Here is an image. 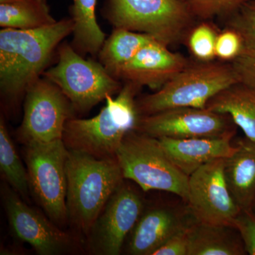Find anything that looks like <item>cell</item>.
Masks as SVG:
<instances>
[{
    "label": "cell",
    "mask_w": 255,
    "mask_h": 255,
    "mask_svg": "<svg viewBox=\"0 0 255 255\" xmlns=\"http://www.w3.org/2000/svg\"><path fill=\"white\" fill-rule=\"evenodd\" d=\"M152 40L155 39L145 33L114 28L112 34L106 38L97 58L106 70L117 78L124 65Z\"/></svg>",
    "instance_id": "cell-21"
},
{
    "label": "cell",
    "mask_w": 255,
    "mask_h": 255,
    "mask_svg": "<svg viewBox=\"0 0 255 255\" xmlns=\"http://www.w3.org/2000/svg\"><path fill=\"white\" fill-rule=\"evenodd\" d=\"M24 145L30 190L48 218L56 225L63 224L68 219V149L63 139L49 142H30Z\"/></svg>",
    "instance_id": "cell-8"
},
{
    "label": "cell",
    "mask_w": 255,
    "mask_h": 255,
    "mask_svg": "<svg viewBox=\"0 0 255 255\" xmlns=\"http://www.w3.org/2000/svg\"><path fill=\"white\" fill-rule=\"evenodd\" d=\"M189 61L155 40L145 45L119 71L117 78L140 87L158 90L180 72Z\"/></svg>",
    "instance_id": "cell-14"
},
{
    "label": "cell",
    "mask_w": 255,
    "mask_h": 255,
    "mask_svg": "<svg viewBox=\"0 0 255 255\" xmlns=\"http://www.w3.org/2000/svg\"><path fill=\"white\" fill-rule=\"evenodd\" d=\"M141 87L125 82L117 98H106V105L91 119L73 117L66 122L63 140L69 150L80 151L100 159L116 157L128 132L138 119L135 96Z\"/></svg>",
    "instance_id": "cell-3"
},
{
    "label": "cell",
    "mask_w": 255,
    "mask_h": 255,
    "mask_svg": "<svg viewBox=\"0 0 255 255\" xmlns=\"http://www.w3.org/2000/svg\"><path fill=\"white\" fill-rule=\"evenodd\" d=\"M236 146L234 153L225 159V176L240 209L251 211L255 201V142L245 137Z\"/></svg>",
    "instance_id": "cell-17"
},
{
    "label": "cell",
    "mask_w": 255,
    "mask_h": 255,
    "mask_svg": "<svg viewBox=\"0 0 255 255\" xmlns=\"http://www.w3.org/2000/svg\"><path fill=\"white\" fill-rule=\"evenodd\" d=\"M206 108L228 114L246 138L255 142V87L236 82L211 99Z\"/></svg>",
    "instance_id": "cell-18"
},
{
    "label": "cell",
    "mask_w": 255,
    "mask_h": 255,
    "mask_svg": "<svg viewBox=\"0 0 255 255\" xmlns=\"http://www.w3.org/2000/svg\"><path fill=\"white\" fill-rule=\"evenodd\" d=\"M56 21L47 0H0L1 28L36 29Z\"/></svg>",
    "instance_id": "cell-22"
},
{
    "label": "cell",
    "mask_w": 255,
    "mask_h": 255,
    "mask_svg": "<svg viewBox=\"0 0 255 255\" xmlns=\"http://www.w3.org/2000/svg\"><path fill=\"white\" fill-rule=\"evenodd\" d=\"M239 233L246 253L255 255V214L253 211H242L234 223Z\"/></svg>",
    "instance_id": "cell-29"
},
{
    "label": "cell",
    "mask_w": 255,
    "mask_h": 255,
    "mask_svg": "<svg viewBox=\"0 0 255 255\" xmlns=\"http://www.w3.org/2000/svg\"><path fill=\"white\" fill-rule=\"evenodd\" d=\"M238 82L231 63L201 61L188 63L155 93L135 102L139 117L181 107L206 108L215 95Z\"/></svg>",
    "instance_id": "cell-4"
},
{
    "label": "cell",
    "mask_w": 255,
    "mask_h": 255,
    "mask_svg": "<svg viewBox=\"0 0 255 255\" xmlns=\"http://www.w3.org/2000/svg\"><path fill=\"white\" fill-rule=\"evenodd\" d=\"M74 22L64 18L36 29L1 28L0 31V92L15 105L33 82L41 78L58 47L72 34Z\"/></svg>",
    "instance_id": "cell-1"
},
{
    "label": "cell",
    "mask_w": 255,
    "mask_h": 255,
    "mask_svg": "<svg viewBox=\"0 0 255 255\" xmlns=\"http://www.w3.org/2000/svg\"><path fill=\"white\" fill-rule=\"evenodd\" d=\"M225 159L198 169L188 181V209L198 222L231 226L242 210L231 195L224 172Z\"/></svg>",
    "instance_id": "cell-10"
},
{
    "label": "cell",
    "mask_w": 255,
    "mask_h": 255,
    "mask_svg": "<svg viewBox=\"0 0 255 255\" xmlns=\"http://www.w3.org/2000/svg\"><path fill=\"white\" fill-rule=\"evenodd\" d=\"M143 202L136 191L124 184L111 196L92 228L95 252L104 255H119L128 235L143 212Z\"/></svg>",
    "instance_id": "cell-12"
},
{
    "label": "cell",
    "mask_w": 255,
    "mask_h": 255,
    "mask_svg": "<svg viewBox=\"0 0 255 255\" xmlns=\"http://www.w3.org/2000/svg\"><path fill=\"white\" fill-rule=\"evenodd\" d=\"M218 34L214 26L203 22L191 29L189 46L198 60L211 61L216 58V43Z\"/></svg>",
    "instance_id": "cell-25"
},
{
    "label": "cell",
    "mask_w": 255,
    "mask_h": 255,
    "mask_svg": "<svg viewBox=\"0 0 255 255\" xmlns=\"http://www.w3.org/2000/svg\"><path fill=\"white\" fill-rule=\"evenodd\" d=\"M231 63L238 82L255 87V41H245L241 53Z\"/></svg>",
    "instance_id": "cell-27"
},
{
    "label": "cell",
    "mask_w": 255,
    "mask_h": 255,
    "mask_svg": "<svg viewBox=\"0 0 255 255\" xmlns=\"http://www.w3.org/2000/svg\"><path fill=\"white\" fill-rule=\"evenodd\" d=\"M226 18L227 28L238 32L245 41H255V0H246Z\"/></svg>",
    "instance_id": "cell-26"
},
{
    "label": "cell",
    "mask_w": 255,
    "mask_h": 255,
    "mask_svg": "<svg viewBox=\"0 0 255 255\" xmlns=\"http://www.w3.org/2000/svg\"><path fill=\"white\" fill-rule=\"evenodd\" d=\"M0 170L17 194L28 197L30 186L27 169L18 157L2 117L0 120Z\"/></svg>",
    "instance_id": "cell-23"
},
{
    "label": "cell",
    "mask_w": 255,
    "mask_h": 255,
    "mask_svg": "<svg viewBox=\"0 0 255 255\" xmlns=\"http://www.w3.org/2000/svg\"><path fill=\"white\" fill-rule=\"evenodd\" d=\"M57 62L43 76L57 85L68 97L75 112L86 113L97 104L122 90L120 80L114 78L95 58L87 59L71 44L62 43Z\"/></svg>",
    "instance_id": "cell-7"
},
{
    "label": "cell",
    "mask_w": 255,
    "mask_h": 255,
    "mask_svg": "<svg viewBox=\"0 0 255 255\" xmlns=\"http://www.w3.org/2000/svg\"><path fill=\"white\" fill-rule=\"evenodd\" d=\"M3 201L11 231L20 241L29 244L37 254L60 255L71 246L68 233L39 211L25 204L16 191L4 189Z\"/></svg>",
    "instance_id": "cell-13"
},
{
    "label": "cell",
    "mask_w": 255,
    "mask_h": 255,
    "mask_svg": "<svg viewBox=\"0 0 255 255\" xmlns=\"http://www.w3.org/2000/svg\"><path fill=\"white\" fill-rule=\"evenodd\" d=\"M244 42V39L238 32L227 28L222 33L218 34L216 56L223 61H232L241 53Z\"/></svg>",
    "instance_id": "cell-28"
},
{
    "label": "cell",
    "mask_w": 255,
    "mask_h": 255,
    "mask_svg": "<svg viewBox=\"0 0 255 255\" xmlns=\"http://www.w3.org/2000/svg\"><path fill=\"white\" fill-rule=\"evenodd\" d=\"M68 219L81 232L91 233L107 202L123 183L116 157L100 159L69 150L66 161Z\"/></svg>",
    "instance_id": "cell-2"
},
{
    "label": "cell",
    "mask_w": 255,
    "mask_h": 255,
    "mask_svg": "<svg viewBox=\"0 0 255 255\" xmlns=\"http://www.w3.org/2000/svg\"><path fill=\"white\" fill-rule=\"evenodd\" d=\"M102 14L114 28L145 33L167 47L180 41L195 20L181 0H105Z\"/></svg>",
    "instance_id": "cell-5"
},
{
    "label": "cell",
    "mask_w": 255,
    "mask_h": 255,
    "mask_svg": "<svg viewBox=\"0 0 255 255\" xmlns=\"http://www.w3.org/2000/svg\"><path fill=\"white\" fill-rule=\"evenodd\" d=\"M195 19L227 18L236 12L246 0H181Z\"/></svg>",
    "instance_id": "cell-24"
},
{
    "label": "cell",
    "mask_w": 255,
    "mask_h": 255,
    "mask_svg": "<svg viewBox=\"0 0 255 255\" xmlns=\"http://www.w3.org/2000/svg\"><path fill=\"white\" fill-rule=\"evenodd\" d=\"M24 98L18 140L26 145L63 139L65 124L75 111L59 87L43 76L28 87Z\"/></svg>",
    "instance_id": "cell-9"
},
{
    "label": "cell",
    "mask_w": 255,
    "mask_h": 255,
    "mask_svg": "<svg viewBox=\"0 0 255 255\" xmlns=\"http://www.w3.org/2000/svg\"><path fill=\"white\" fill-rule=\"evenodd\" d=\"M233 137H201L191 138H157L169 159L188 177L198 169L218 159H226L237 146Z\"/></svg>",
    "instance_id": "cell-16"
},
{
    "label": "cell",
    "mask_w": 255,
    "mask_h": 255,
    "mask_svg": "<svg viewBox=\"0 0 255 255\" xmlns=\"http://www.w3.org/2000/svg\"><path fill=\"white\" fill-rule=\"evenodd\" d=\"M237 126L228 114L208 109L181 107L139 117L134 130L160 138L234 137Z\"/></svg>",
    "instance_id": "cell-11"
},
{
    "label": "cell",
    "mask_w": 255,
    "mask_h": 255,
    "mask_svg": "<svg viewBox=\"0 0 255 255\" xmlns=\"http://www.w3.org/2000/svg\"><path fill=\"white\" fill-rule=\"evenodd\" d=\"M116 158L124 179L133 181L142 191H167L187 201L189 177L169 159L158 139L130 130Z\"/></svg>",
    "instance_id": "cell-6"
},
{
    "label": "cell",
    "mask_w": 255,
    "mask_h": 255,
    "mask_svg": "<svg viewBox=\"0 0 255 255\" xmlns=\"http://www.w3.org/2000/svg\"><path fill=\"white\" fill-rule=\"evenodd\" d=\"M189 226L169 238L154 253L153 255H188L189 246L188 235Z\"/></svg>",
    "instance_id": "cell-30"
},
{
    "label": "cell",
    "mask_w": 255,
    "mask_h": 255,
    "mask_svg": "<svg viewBox=\"0 0 255 255\" xmlns=\"http://www.w3.org/2000/svg\"><path fill=\"white\" fill-rule=\"evenodd\" d=\"M189 210L168 206L154 208L142 213L130 233L128 253L153 255L166 241L195 221L189 219Z\"/></svg>",
    "instance_id": "cell-15"
},
{
    "label": "cell",
    "mask_w": 255,
    "mask_h": 255,
    "mask_svg": "<svg viewBox=\"0 0 255 255\" xmlns=\"http://www.w3.org/2000/svg\"><path fill=\"white\" fill-rule=\"evenodd\" d=\"M231 226H214L194 221L188 228V255L246 254L239 233Z\"/></svg>",
    "instance_id": "cell-19"
},
{
    "label": "cell",
    "mask_w": 255,
    "mask_h": 255,
    "mask_svg": "<svg viewBox=\"0 0 255 255\" xmlns=\"http://www.w3.org/2000/svg\"><path fill=\"white\" fill-rule=\"evenodd\" d=\"M97 0H73L69 9L74 22L70 44L82 56L90 55L95 59L107 38V34L97 22Z\"/></svg>",
    "instance_id": "cell-20"
},
{
    "label": "cell",
    "mask_w": 255,
    "mask_h": 255,
    "mask_svg": "<svg viewBox=\"0 0 255 255\" xmlns=\"http://www.w3.org/2000/svg\"><path fill=\"white\" fill-rule=\"evenodd\" d=\"M252 211L255 214V201L254 203V205H253V209H252Z\"/></svg>",
    "instance_id": "cell-31"
}]
</instances>
